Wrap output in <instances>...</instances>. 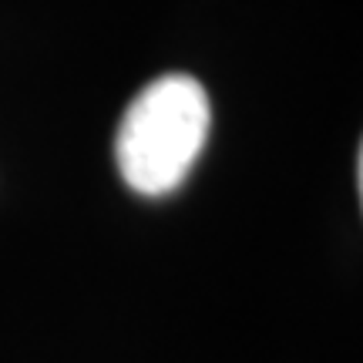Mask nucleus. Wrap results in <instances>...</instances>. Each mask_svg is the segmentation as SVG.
<instances>
[{
  "label": "nucleus",
  "mask_w": 363,
  "mask_h": 363,
  "mask_svg": "<svg viewBox=\"0 0 363 363\" xmlns=\"http://www.w3.org/2000/svg\"><path fill=\"white\" fill-rule=\"evenodd\" d=\"M212 125L208 94L189 74H162L131 98L118 125L121 179L142 195H165L192 172Z\"/></svg>",
  "instance_id": "f257e3e1"
}]
</instances>
